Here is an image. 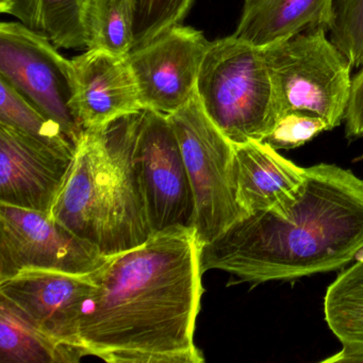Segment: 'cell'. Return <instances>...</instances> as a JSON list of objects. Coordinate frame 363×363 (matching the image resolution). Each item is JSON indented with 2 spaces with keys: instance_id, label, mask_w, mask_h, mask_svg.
Wrapping results in <instances>:
<instances>
[{
  "instance_id": "cell-1",
  "label": "cell",
  "mask_w": 363,
  "mask_h": 363,
  "mask_svg": "<svg viewBox=\"0 0 363 363\" xmlns=\"http://www.w3.org/2000/svg\"><path fill=\"white\" fill-rule=\"evenodd\" d=\"M201 245L193 227L152 235L111 256L79 325L84 354L112 363H201L194 342L203 295Z\"/></svg>"
},
{
  "instance_id": "cell-2",
  "label": "cell",
  "mask_w": 363,
  "mask_h": 363,
  "mask_svg": "<svg viewBox=\"0 0 363 363\" xmlns=\"http://www.w3.org/2000/svg\"><path fill=\"white\" fill-rule=\"evenodd\" d=\"M362 252L363 179L320 163L290 208L238 220L203 246L201 265L262 284L337 271Z\"/></svg>"
},
{
  "instance_id": "cell-3",
  "label": "cell",
  "mask_w": 363,
  "mask_h": 363,
  "mask_svg": "<svg viewBox=\"0 0 363 363\" xmlns=\"http://www.w3.org/2000/svg\"><path fill=\"white\" fill-rule=\"evenodd\" d=\"M139 114L82 133L50 214L107 257L139 247L152 235L133 159Z\"/></svg>"
},
{
  "instance_id": "cell-4",
  "label": "cell",
  "mask_w": 363,
  "mask_h": 363,
  "mask_svg": "<svg viewBox=\"0 0 363 363\" xmlns=\"http://www.w3.org/2000/svg\"><path fill=\"white\" fill-rule=\"evenodd\" d=\"M196 95L210 120L233 144L264 141L277 121L263 48L235 35L210 42Z\"/></svg>"
},
{
  "instance_id": "cell-5",
  "label": "cell",
  "mask_w": 363,
  "mask_h": 363,
  "mask_svg": "<svg viewBox=\"0 0 363 363\" xmlns=\"http://www.w3.org/2000/svg\"><path fill=\"white\" fill-rule=\"evenodd\" d=\"M327 31L309 29L263 48L277 118L288 112H307L326 121L330 129L345 118L352 65Z\"/></svg>"
},
{
  "instance_id": "cell-6",
  "label": "cell",
  "mask_w": 363,
  "mask_h": 363,
  "mask_svg": "<svg viewBox=\"0 0 363 363\" xmlns=\"http://www.w3.org/2000/svg\"><path fill=\"white\" fill-rule=\"evenodd\" d=\"M167 118L190 179L195 203L193 228L203 247L250 216L238 201L235 145L206 114L197 95Z\"/></svg>"
},
{
  "instance_id": "cell-7",
  "label": "cell",
  "mask_w": 363,
  "mask_h": 363,
  "mask_svg": "<svg viewBox=\"0 0 363 363\" xmlns=\"http://www.w3.org/2000/svg\"><path fill=\"white\" fill-rule=\"evenodd\" d=\"M57 50L22 23L0 25V79L56 122L77 146L84 131L76 108L75 69Z\"/></svg>"
},
{
  "instance_id": "cell-8",
  "label": "cell",
  "mask_w": 363,
  "mask_h": 363,
  "mask_svg": "<svg viewBox=\"0 0 363 363\" xmlns=\"http://www.w3.org/2000/svg\"><path fill=\"white\" fill-rule=\"evenodd\" d=\"M133 159L152 235L176 227H193L194 196L167 116L150 109L140 111Z\"/></svg>"
},
{
  "instance_id": "cell-9",
  "label": "cell",
  "mask_w": 363,
  "mask_h": 363,
  "mask_svg": "<svg viewBox=\"0 0 363 363\" xmlns=\"http://www.w3.org/2000/svg\"><path fill=\"white\" fill-rule=\"evenodd\" d=\"M109 258L50 214L0 203V281L28 269L91 275Z\"/></svg>"
},
{
  "instance_id": "cell-10",
  "label": "cell",
  "mask_w": 363,
  "mask_h": 363,
  "mask_svg": "<svg viewBox=\"0 0 363 363\" xmlns=\"http://www.w3.org/2000/svg\"><path fill=\"white\" fill-rule=\"evenodd\" d=\"M94 274L28 269L0 281V298L50 341L84 357L79 325L96 289Z\"/></svg>"
},
{
  "instance_id": "cell-11",
  "label": "cell",
  "mask_w": 363,
  "mask_h": 363,
  "mask_svg": "<svg viewBox=\"0 0 363 363\" xmlns=\"http://www.w3.org/2000/svg\"><path fill=\"white\" fill-rule=\"evenodd\" d=\"M209 45L201 31L179 24L133 48L127 58L144 109L169 116L194 99Z\"/></svg>"
},
{
  "instance_id": "cell-12",
  "label": "cell",
  "mask_w": 363,
  "mask_h": 363,
  "mask_svg": "<svg viewBox=\"0 0 363 363\" xmlns=\"http://www.w3.org/2000/svg\"><path fill=\"white\" fill-rule=\"evenodd\" d=\"M75 154L0 124V203L50 214Z\"/></svg>"
},
{
  "instance_id": "cell-13",
  "label": "cell",
  "mask_w": 363,
  "mask_h": 363,
  "mask_svg": "<svg viewBox=\"0 0 363 363\" xmlns=\"http://www.w3.org/2000/svg\"><path fill=\"white\" fill-rule=\"evenodd\" d=\"M72 62L77 84L76 108L84 131L144 109L127 56L88 50Z\"/></svg>"
},
{
  "instance_id": "cell-14",
  "label": "cell",
  "mask_w": 363,
  "mask_h": 363,
  "mask_svg": "<svg viewBox=\"0 0 363 363\" xmlns=\"http://www.w3.org/2000/svg\"><path fill=\"white\" fill-rule=\"evenodd\" d=\"M233 145L238 201L246 212L280 213L290 208L305 184V167L284 158L264 141Z\"/></svg>"
},
{
  "instance_id": "cell-15",
  "label": "cell",
  "mask_w": 363,
  "mask_h": 363,
  "mask_svg": "<svg viewBox=\"0 0 363 363\" xmlns=\"http://www.w3.org/2000/svg\"><path fill=\"white\" fill-rule=\"evenodd\" d=\"M333 8L335 0H245L233 35L264 48L309 29L329 31Z\"/></svg>"
},
{
  "instance_id": "cell-16",
  "label": "cell",
  "mask_w": 363,
  "mask_h": 363,
  "mask_svg": "<svg viewBox=\"0 0 363 363\" xmlns=\"http://www.w3.org/2000/svg\"><path fill=\"white\" fill-rule=\"evenodd\" d=\"M324 316L342 347L324 362H363V259L344 269L327 288Z\"/></svg>"
},
{
  "instance_id": "cell-17",
  "label": "cell",
  "mask_w": 363,
  "mask_h": 363,
  "mask_svg": "<svg viewBox=\"0 0 363 363\" xmlns=\"http://www.w3.org/2000/svg\"><path fill=\"white\" fill-rule=\"evenodd\" d=\"M86 4L88 0H14L8 14L56 48L84 50Z\"/></svg>"
},
{
  "instance_id": "cell-18",
  "label": "cell",
  "mask_w": 363,
  "mask_h": 363,
  "mask_svg": "<svg viewBox=\"0 0 363 363\" xmlns=\"http://www.w3.org/2000/svg\"><path fill=\"white\" fill-rule=\"evenodd\" d=\"M82 357L50 341L0 298V362H77Z\"/></svg>"
},
{
  "instance_id": "cell-19",
  "label": "cell",
  "mask_w": 363,
  "mask_h": 363,
  "mask_svg": "<svg viewBox=\"0 0 363 363\" xmlns=\"http://www.w3.org/2000/svg\"><path fill=\"white\" fill-rule=\"evenodd\" d=\"M84 28L88 50L128 56L135 44L133 0H88Z\"/></svg>"
},
{
  "instance_id": "cell-20",
  "label": "cell",
  "mask_w": 363,
  "mask_h": 363,
  "mask_svg": "<svg viewBox=\"0 0 363 363\" xmlns=\"http://www.w3.org/2000/svg\"><path fill=\"white\" fill-rule=\"evenodd\" d=\"M0 124L8 125L52 145L76 150L60 126L0 79Z\"/></svg>"
},
{
  "instance_id": "cell-21",
  "label": "cell",
  "mask_w": 363,
  "mask_h": 363,
  "mask_svg": "<svg viewBox=\"0 0 363 363\" xmlns=\"http://www.w3.org/2000/svg\"><path fill=\"white\" fill-rule=\"evenodd\" d=\"M194 0H133V48L182 24Z\"/></svg>"
},
{
  "instance_id": "cell-22",
  "label": "cell",
  "mask_w": 363,
  "mask_h": 363,
  "mask_svg": "<svg viewBox=\"0 0 363 363\" xmlns=\"http://www.w3.org/2000/svg\"><path fill=\"white\" fill-rule=\"evenodd\" d=\"M329 33L352 67H363V0H335Z\"/></svg>"
},
{
  "instance_id": "cell-23",
  "label": "cell",
  "mask_w": 363,
  "mask_h": 363,
  "mask_svg": "<svg viewBox=\"0 0 363 363\" xmlns=\"http://www.w3.org/2000/svg\"><path fill=\"white\" fill-rule=\"evenodd\" d=\"M328 130L330 127L320 116L307 112H288L277 118L264 142L277 150H292Z\"/></svg>"
},
{
  "instance_id": "cell-24",
  "label": "cell",
  "mask_w": 363,
  "mask_h": 363,
  "mask_svg": "<svg viewBox=\"0 0 363 363\" xmlns=\"http://www.w3.org/2000/svg\"><path fill=\"white\" fill-rule=\"evenodd\" d=\"M344 122L348 139L363 137V67L352 77V97Z\"/></svg>"
},
{
  "instance_id": "cell-25",
  "label": "cell",
  "mask_w": 363,
  "mask_h": 363,
  "mask_svg": "<svg viewBox=\"0 0 363 363\" xmlns=\"http://www.w3.org/2000/svg\"><path fill=\"white\" fill-rule=\"evenodd\" d=\"M13 3L14 0H0V11H1V13L8 14Z\"/></svg>"
}]
</instances>
